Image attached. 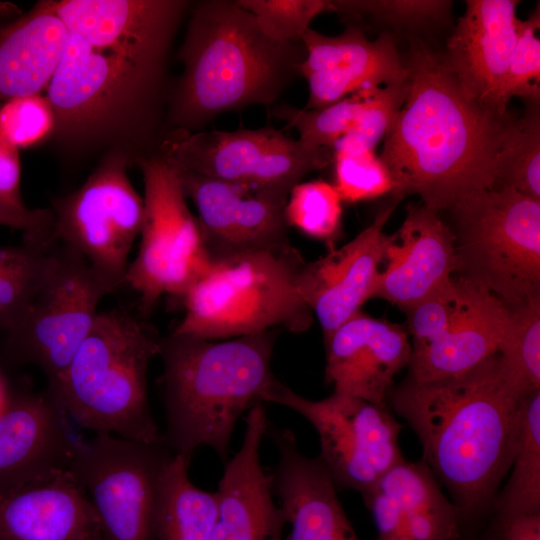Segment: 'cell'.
Returning a JSON list of instances; mask_svg holds the SVG:
<instances>
[{"instance_id":"cell-1","label":"cell","mask_w":540,"mask_h":540,"mask_svg":"<svg viewBox=\"0 0 540 540\" xmlns=\"http://www.w3.org/2000/svg\"><path fill=\"white\" fill-rule=\"evenodd\" d=\"M530 388L499 353L446 378L408 380L392 396L394 411L416 434L422 462L449 491L464 522L492 507L516 448Z\"/></svg>"},{"instance_id":"cell-2","label":"cell","mask_w":540,"mask_h":540,"mask_svg":"<svg viewBox=\"0 0 540 540\" xmlns=\"http://www.w3.org/2000/svg\"><path fill=\"white\" fill-rule=\"evenodd\" d=\"M409 92L384 137L381 161L397 202L417 195L448 211L469 195L494 187L499 153L516 120L469 100L444 58L413 40Z\"/></svg>"},{"instance_id":"cell-3","label":"cell","mask_w":540,"mask_h":540,"mask_svg":"<svg viewBox=\"0 0 540 540\" xmlns=\"http://www.w3.org/2000/svg\"><path fill=\"white\" fill-rule=\"evenodd\" d=\"M178 58L184 70L171 87L165 133L199 132L223 113L271 107L301 77L306 50L266 36L236 0H202L191 7Z\"/></svg>"},{"instance_id":"cell-4","label":"cell","mask_w":540,"mask_h":540,"mask_svg":"<svg viewBox=\"0 0 540 540\" xmlns=\"http://www.w3.org/2000/svg\"><path fill=\"white\" fill-rule=\"evenodd\" d=\"M277 331L208 340L171 333L161 339L159 379L165 444L191 461L202 446L225 464L238 419L263 404L275 379L271 360Z\"/></svg>"},{"instance_id":"cell-5","label":"cell","mask_w":540,"mask_h":540,"mask_svg":"<svg viewBox=\"0 0 540 540\" xmlns=\"http://www.w3.org/2000/svg\"><path fill=\"white\" fill-rule=\"evenodd\" d=\"M168 64L97 49L68 33L46 89L54 133L73 146L126 139L135 161L157 153L171 92Z\"/></svg>"},{"instance_id":"cell-6","label":"cell","mask_w":540,"mask_h":540,"mask_svg":"<svg viewBox=\"0 0 540 540\" xmlns=\"http://www.w3.org/2000/svg\"><path fill=\"white\" fill-rule=\"evenodd\" d=\"M161 339L123 309L99 311L64 372L47 388L82 427L158 441L162 435L148 401L147 373Z\"/></svg>"},{"instance_id":"cell-7","label":"cell","mask_w":540,"mask_h":540,"mask_svg":"<svg viewBox=\"0 0 540 540\" xmlns=\"http://www.w3.org/2000/svg\"><path fill=\"white\" fill-rule=\"evenodd\" d=\"M304 263L290 244L212 257L182 296L184 315L172 333L222 340L278 329L306 331L314 316L298 288Z\"/></svg>"},{"instance_id":"cell-8","label":"cell","mask_w":540,"mask_h":540,"mask_svg":"<svg viewBox=\"0 0 540 540\" xmlns=\"http://www.w3.org/2000/svg\"><path fill=\"white\" fill-rule=\"evenodd\" d=\"M448 212L458 259L455 276L506 307L540 296V200L490 188Z\"/></svg>"},{"instance_id":"cell-9","label":"cell","mask_w":540,"mask_h":540,"mask_svg":"<svg viewBox=\"0 0 540 540\" xmlns=\"http://www.w3.org/2000/svg\"><path fill=\"white\" fill-rule=\"evenodd\" d=\"M135 162L143 176L144 214L139 250L125 282L138 293L141 312L148 314L164 294L181 299L208 270L212 257L169 161L157 152Z\"/></svg>"},{"instance_id":"cell-10","label":"cell","mask_w":540,"mask_h":540,"mask_svg":"<svg viewBox=\"0 0 540 540\" xmlns=\"http://www.w3.org/2000/svg\"><path fill=\"white\" fill-rule=\"evenodd\" d=\"M55 264L25 315L0 331V363L31 364L55 382L85 339L101 300L117 290L87 260L56 243Z\"/></svg>"},{"instance_id":"cell-11","label":"cell","mask_w":540,"mask_h":540,"mask_svg":"<svg viewBox=\"0 0 540 540\" xmlns=\"http://www.w3.org/2000/svg\"><path fill=\"white\" fill-rule=\"evenodd\" d=\"M163 437L140 442L111 434L79 439L69 470L98 516L101 540H155L165 470Z\"/></svg>"},{"instance_id":"cell-12","label":"cell","mask_w":540,"mask_h":540,"mask_svg":"<svg viewBox=\"0 0 540 540\" xmlns=\"http://www.w3.org/2000/svg\"><path fill=\"white\" fill-rule=\"evenodd\" d=\"M158 153L198 174L288 199L309 173L333 162L329 148H311L273 127L165 133Z\"/></svg>"},{"instance_id":"cell-13","label":"cell","mask_w":540,"mask_h":540,"mask_svg":"<svg viewBox=\"0 0 540 540\" xmlns=\"http://www.w3.org/2000/svg\"><path fill=\"white\" fill-rule=\"evenodd\" d=\"M130 158L112 152L81 187L54 199L50 209L54 240L83 256L116 290L126 285L144 214L143 197L128 177Z\"/></svg>"},{"instance_id":"cell-14","label":"cell","mask_w":540,"mask_h":540,"mask_svg":"<svg viewBox=\"0 0 540 540\" xmlns=\"http://www.w3.org/2000/svg\"><path fill=\"white\" fill-rule=\"evenodd\" d=\"M265 402L297 412L314 427L320 442L318 458L336 487L363 494L404 460L399 446L402 425L386 406L338 392L311 400L278 380Z\"/></svg>"},{"instance_id":"cell-15","label":"cell","mask_w":540,"mask_h":540,"mask_svg":"<svg viewBox=\"0 0 540 540\" xmlns=\"http://www.w3.org/2000/svg\"><path fill=\"white\" fill-rule=\"evenodd\" d=\"M166 159L174 168L186 198L196 207L211 257L290 244V227L285 217L288 199L210 178Z\"/></svg>"},{"instance_id":"cell-16","label":"cell","mask_w":540,"mask_h":540,"mask_svg":"<svg viewBox=\"0 0 540 540\" xmlns=\"http://www.w3.org/2000/svg\"><path fill=\"white\" fill-rule=\"evenodd\" d=\"M67 32L88 45L140 60H169L186 0L49 1Z\"/></svg>"},{"instance_id":"cell-17","label":"cell","mask_w":540,"mask_h":540,"mask_svg":"<svg viewBox=\"0 0 540 540\" xmlns=\"http://www.w3.org/2000/svg\"><path fill=\"white\" fill-rule=\"evenodd\" d=\"M78 440L48 388L33 392L7 386L0 406V493L69 470Z\"/></svg>"},{"instance_id":"cell-18","label":"cell","mask_w":540,"mask_h":540,"mask_svg":"<svg viewBox=\"0 0 540 540\" xmlns=\"http://www.w3.org/2000/svg\"><path fill=\"white\" fill-rule=\"evenodd\" d=\"M306 58L300 73L308 84L304 109L329 106L355 92L372 91L408 79V69L387 33L369 40L362 28L347 26L337 36L309 28L302 36Z\"/></svg>"},{"instance_id":"cell-19","label":"cell","mask_w":540,"mask_h":540,"mask_svg":"<svg viewBox=\"0 0 540 540\" xmlns=\"http://www.w3.org/2000/svg\"><path fill=\"white\" fill-rule=\"evenodd\" d=\"M394 206L395 203L383 209L345 245L304 263L298 278L299 292L319 321L324 340L371 299L391 238L384 226Z\"/></svg>"},{"instance_id":"cell-20","label":"cell","mask_w":540,"mask_h":540,"mask_svg":"<svg viewBox=\"0 0 540 540\" xmlns=\"http://www.w3.org/2000/svg\"><path fill=\"white\" fill-rule=\"evenodd\" d=\"M516 0H468L447 42L444 58L464 95L487 109L507 114L502 91L520 21Z\"/></svg>"},{"instance_id":"cell-21","label":"cell","mask_w":540,"mask_h":540,"mask_svg":"<svg viewBox=\"0 0 540 540\" xmlns=\"http://www.w3.org/2000/svg\"><path fill=\"white\" fill-rule=\"evenodd\" d=\"M441 212L410 204L399 230L391 235L371 299L405 311L451 282L458 270L453 234Z\"/></svg>"},{"instance_id":"cell-22","label":"cell","mask_w":540,"mask_h":540,"mask_svg":"<svg viewBox=\"0 0 540 540\" xmlns=\"http://www.w3.org/2000/svg\"><path fill=\"white\" fill-rule=\"evenodd\" d=\"M326 382L334 392L386 406L395 376L409 365L407 330L361 311L326 340Z\"/></svg>"},{"instance_id":"cell-23","label":"cell","mask_w":540,"mask_h":540,"mask_svg":"<svg viewBox=\"0 0 540 540\" xmlns=\"http://www.w3.org/2000/svg\"><path fill=\"white\" fill-rule=\"evenodd\" d=\"M278 460L269 472L274 497L290 526L288 540H360L319 458L303 455L294 433L268 423Z\"/></svg>"},{"instance_id":"cell-24","label":"cell","mask_w":540,"mask_h":540,"mask_svg":"<svg viewBox=\"0 0 540 540\" xmlns=\"http://www.w3.org/2000/svg\"><path fill=\"white\" fill-rule=\"evenodd\" d=\"M246 415L242 445L224 464L216 491L212 540H282L285 516L259 455L269 423L266 410L258 404Z\"/></svg>"},{"instance_id":"cell-25","label":"cell","mask_w":540,"mask_h":540,"mask_svg":"<svg viewBox=\"0 0 540 540\" xmlns=\"http://www.w3.org/2000/svg\"><path fill=\"white\" fill-rule=\"evenodd\" d=\"M377 540L461 538V518L438 480L422 462L405 459L362 494Z\"/></svg>"},{"instance_id":"cell-26","label":"cell","mask_w":540,"mask_h":540,"mask_svg":"<svg viewBox=\"0 0 540 540\" xmlns=\"http://www.w3.org/2000/svg\"><path fill=\"white\" fill-rule=\"evenodd\" d=\"M0 540H101L96 511L70 470L0 493Z\"/></svg>"},{"instance_id":"cell-27","label":"cell","mask_w":540,"mask_h":540,"mask_svg":"<svg viewBox=\"0 0 540 540\" xmlns=\"http://www.w3.org/2000/svg\"><path fill=\"white\" fill-rule=\"evenodd\" d=\"M465 282L464 304L452 325L435 340L412 349L410 380L426 382L454 376L499 351L508 308L485 289Z\"/></svg>"},{"instance_id":"cell-28","label":"cell","mask_w":540,"mask_h":540,"mask_svg":"<svg viewBox=\"0 0 540 540\" xmlns=\"http://www.w3.org/2000/svg\"><path fill=\"white\" fill-rule=\"evenodd\" d=\"M68 32L49 1L0 30V100L39 94L61 58Z\"/></svg>"},{"instance_id":"cell-29","label":"cell","mask_w":540,"mask_h":540,"mask_svg":"<svg viewBox=\"0 0 540 540\" xmlns=\"http://www.w3.org/2000/svg\"><path fill=\"white\" fill-rule=\"evenodd\" d=\"M189 463L174 455L165 470L155 540H212L217 495L191 482Z\"/></svg>"},{"instance_id":"cell-30","label":"cell","mask_w":540,"mask_h":540,"mask_svg":"<svg viewBox=\"0 0 540 540\" xmlns=\"http://www.w3.org/2000/svg\"><path fill=\"white\" fill-rule=\"evenodd\" d=\"M507 482L492 504L496 522L540 514V389L530 391L522 406L516 448Z\"/></svg>"},{"instance_id":"cell-31","label":"cell","mask_w":540,"mask_h":540,"mask_svg":"<svg viewBox=\"0 0 540 540\" xmlns=\"http://www.w3.org/2000/svg\"><path fill=\"white\" fill-rule=\"evenodd\" d=\"M57 242L23 237L19 245H0V331L27 312L56 260Z\"/></svg>"},{"instance_id":"cell-32","label":"cell","mask_w":540,"mask_h":540,"mask_svg":"<svg viewBox=\"0 0 540 540\" xmlns=\"http://www.w3.org/2000/svg\"><path fill=\"white\" fill-rule=\"evenodd\" d=\"M514 121L499 153L493 188L540 200V117L538 103Z\"/></svg>"},{"instance_id":"cell-33","label":"cell","mask_w":540,"mask_h":540,"mask_svg":"<svg viewBox=\"0 0 540 540\" xmlns=\"http://www.w3.org/2000/svg\"><path fill=\"white\" fill-rule=\"evenodd\" d=\"M375 90L355 92L319 109H299L280 104L273 108L272 115L283 120L288 129L297 130L298 140L304 145L332 149L336 141L354 127Z\"/></svg>"},{"instance_id":"cell-34","label":"cell","mask_w":540,"mask_h":540,"mask_svg":"<svg viewBox=\"0 0 540 540\" xmlns=\"http://www.w3.org/2000/svg\"><path fill=\"white\" fill-rule=\"evenodd\" d=\"M508 308L499 347L505 365L532 389H540V296Z\"/></svg>"},{"instance_id":"cell-35","label":"cell","mask_w":540,"mask_h":540,"mask_svg":"<svg viewBox=\"0 0 540 540\" xmlns=\"http://www.w3.org/2000/svg\"><path fill=\"white\" fill-rule=\"evenodd\" d=\"M341 198L334 185L314 180L295 185L288 196L285 217L310 237L333 244L341 224Z\"/></svg>"},{"instance_id":"cell-36","label":"cell","mask_w":540,"mask_h":540,"mask_svg":"<svg viewBox=\"0 0 540 540\" xmlns=\"http://www.w3.org/2000/svg\"><path fill=\"white\" fill-rule=\"evenodd\" d=\"M332 12L348 26L365 18L401 28H420L446 20L451 1L445 0H333Z\"/></svg>"},{"instance_id":"cell-37","label":"cell","mask_w":540,"mask_h":540,"mask_svg":"<svg viewBox=\"0 0 540 540\" xmlns=\"http://www.w3.org/2000/svg\"><path fill=\"white\" fill-rule=\"evenodd\" d=\"M408 92V79L376 89L368 98L354 127L336 141L332 147L333 153L361 154L374 151L392 126Z\"/></svg>"},{"instance_id":"cell-38","label":"cell","mask_w":540,"mask_h":540,"mask_svg":"<svg viewBox=\"0 0 540 540\" xmlns=\"http://www.w3.org/2000/svg\"><path fill=\"white\" fill-rule=\"evenodd\" d=\"M256 19L263 33L278 42L300 43L312 20L332 12L328 0H236Z\"/></svg>"},{"instance_id":"cell-39","label":"cell","mask_w":540,"mask_h":540,"mask_svg":"<svg viewBox=\"0 0 540 540\" xmlns=\"http://www.w3.org/2000/svg\"><path fill=\"white\" fill-rule=\"evenodd\" d=\"M55 128V113L46 95L16 97L0 106V135L19 150L47 139Z\"/></svg>"},{"instance_id":"cell-40","label":"cell","mask_w":540,"mask_h":540,"mask_svg":"<svg viewBox=\"0 0 540 540\" xmlns=\"http://www.w3.org/2000/svg\"><path fill=\"white\" fill-rule=\"evenodd\" d=\"M465 291V280L454 276L449 284L404 311L412 349L435 340L452 325L462 310Z\"/></svg>"},{"instance_id":"cell-41","label":"cell","mask_w":540,"mask_h":540,"mask_svg":"<svg viewBox=\"0 0 540 540\" xmlns=\"http://www.w3.org/2000/svg\"><path fill=\"white\" fill-rule=\"evenodd\" d=\"M539 27L538 9L528 19L520 21L502 91V103L505 107L513 97H521L529 103H539L540 41L536 37Z\"/></svg>"},{"instance_id":"cell-42","label":"cell","mask_w":540,"mask_h":540,"mask_svg":"<svg viewBox=\"0 0 540 540\" xmlns=\"http://www.w3.org/2000/svg\"><path fill=\"white\" fill-rule=\"evenodd\" d=\"M335 184L342 201L355 203L390 194L391 176L374 151L361 154L333 153Z\"/></svg>"},{"instance_id":"cell-43","label":"cell","mask_w":540,"mask_h":540,"mask_svg":"<svg viewBox=\"0 0 540 540\" xmlns=\"http://www.w3.org/2000/svg\"><path fill=\"white\" fill-rule=\"evenodd\" d=\"M19 149L0 135V201L17 209H27L21 196Z\"/></svg>"},{"instance_id":"cell-44","label":"cell","mask_w":540,"mask_h":540,"mask_svg":"<svg viewBox=\"0 0 540 540\" xmlns=\"http://www.w3.org/2000/svg\"><path fill=\"white\" fill-rule=\"evenodd\" d=\"M50 209H17L0 201V226L22 230L24 235L39 236L52 233Z\"/></svg>"},{"instance_id":"cell-45","label":"cell","mask_w":540,"mask_h":540,"mask_svg":"<svg viewBox=\"0 0 540 540\" xmlns=\"http://www.w3.org/2000/svg\"><path fill=\"white\" fill-rule=\"evenodd\" d=\"M498 540H540V514L518 515L496 522Z\"/></svg>"},{"instance_id":"cell-46","label":"cell","mask_w":540,"mask_h":540,"mask_svg":"<svg viewBox=\"0 0 540 540\" xmlns=\"http://www.w3.org/2000/svg\"><path fill=\"white\" fill-rule=\"evenodd\" d=\"M7 383L4 381L1 373H0V406L4 400L6 390H7Z\"/></svg>"},{"instance_id":"cell-47","label":"cell","mask_w":540,"mask_h":540,"mask_svg":"<svg viewBox=\"0 0 540 540\" xmlns=\"http://www.w3.org/2000/svg\"><path fill=\"white\" fill-rule=\"evenodd\" d=\"M453 540H461V538H456V539H453ZM487 540H497V539L491 536V537L487 538Z\"/></svg>"}]
</instances>
